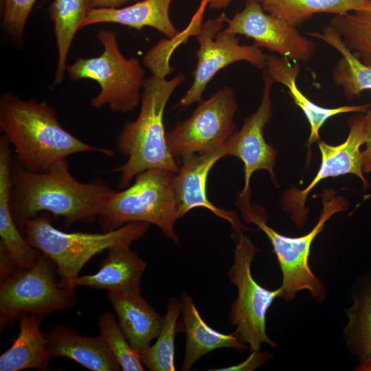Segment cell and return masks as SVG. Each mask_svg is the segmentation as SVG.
I'll return each instance as SVG.
<instances>
[{"mask_svg": "<svg viewBox=\"0 0 371 371\" xmlns=\"http://www.w3.org/2000/svg\"><path fill=\"white\" fill-rule=\"evenodd\" d=\"M44 316L27 314L20 317L19 333L10 348L0 356L1 371L48 370L52 359L47 350L44 333L40 329Z\"/></svg>", "mask_w": 371, "mask_h": 371, "instance_id": "obj_23", "label": "cell"}, {"mask_svg": "<svg viewBox=\"0 0 371 371\" xmlns=\"http://www.w3.org/2000/svg\"><path fill=\"white\" fill-rule=\"evenodd\" d=\"M12 148L6 140L0 142V244L3 245L19 269L31 267L41 252L23 236L12 216L10 205Z\"/></svg>", "mask_w": 371, "mask_h": 371, "instance_id": "obj_21", "label": "cell"}, {"mask_svg": "<svg viewBox=\"0 0 371 371\" xmlns=\"http://www.w3.org/2000/svg\"><path fill=\"white\" fill-rule=\"evenodd\" d=\"M172 0H142L122 8L90 9L81 29L103 23H117L141 30L153 27L168 38H174L179 32L172 23L169 14Z\"/></svg>", "mask_w": 371, "mask_h": 371, "instance_id": "obj_20", "label": "cell"}, {"mask_svg": "<svg viewBox=\"0 0 371 371\" xmlns=\"http://www.w3.org/2000/svg\"><path fill=\"white\" fill-rule=\"evenodd\" d=\"M232 0H209L208 6L214 10L225 9Z\"/></svg>", "mask_w": 371, "mask_h": 371, "instance_id": "obj_37", "label": "cell"}, {"mask_svg": "<svg viewBox=\"0 0 371 371\" xmlns=\"http://www.w3.org/2000/svg\"><path fill=\"white\" fill-rule=\"evenodd\" d=\"M76 288L63 281L55 262L42 254L30 267L0 281L1 326L27 314L45 316L72 308Z\"/></svg>", "mask_w": 371, "mask_h": 371, "instance_id": "obj_8", "label": "cell"}, {"mask_svg": "<svg viewBox=\"0 0 371 371\" xmlns=\"http://www.w3.org/2000/svg\"><path fill=\"white\" fill-rule=\"evenodd\" d=\"M370 196H371V193L364 196L363 200L368 199Z\"/></svg>", "mask_w": 371, "mask_h": 371, "instance_id": "obj_38", "label": "cell"}, {"mask_svg": "<svg viewBox=\"0 0 371 371\" xmlns=\"http://www.w3.org/2000/svg\"><path fill=\"white\" fill-rule=\"evenodd\" d=\"M321 198L323 207L317 224L308 233L296 237L282 235L268 225L267 214L261 207L252 205L250 200L236 199V205L245 222L258 226L273 247L282 275L280 297L286 301L293 300L302 290L308 291L317 301L325 297V287L309 266L311 247L326 223L333 214L347 210L348 203L330 190L325 189Z\"/></svg>", "mask_w": 371, "mask_h": 371, "instance_id": "obj_4", "label": "cell"}, {"mask_svg": "<svg viewBox=\"0 0 371 371\" xmlns=\"http://www.w3.org/2000/svg\"><path fill=\"white\" fill-rule=\"evenodd\" d=\"M227 16L224 14L203 23L195 35L199 48L193 72V82L177 104L186 109L202 100L203 93L214 76L225 67L238 61H246L264 69L267 56L254 44L240 45L237 35L224 31Z\"/></svg>", "mask_w": 371, "mask_h": 371, "instance_id": "obj_11", "label": "cell"}, {"mask_svg": "<svg viewBox=\"0 0 371 371\" xmlns=\"http://www.w3.org/2000/svg\"><path fill=\"white\" fill-rule=\"evenodd\" d=\"M203 1H205L208 5L209 0H203Z\"/></svg>", "mask_w": 371, "mask_h": 371, "instance_id": "obj_39", "label": "cell"}, {"mask_svg": "<svg viewBox=\"0 0 371 371\" xmlns=\"http://www.w3.org/2000/svg\"><path fill=\"white\" fill-rule=\"evenodd\" d=\"M346 313L348 323L345 334L359 361L357 370L371 371V278L355 293Z\"/></svg>", "mask_w": 371, "mask_h": 371, "instance_id": "obj_27", "label": "cell"}, {"mask_svg": "<svg viewBox=\"0 0 371 371\" xmlns=\"http://www.w3.org/2000/svg\"><path fill=\"white\" fill-rule=\"evenodd\" d=\"M224 31L254 40L258 47L277 53L294 62H307L316 51L315 43L297 27L264 10L257 0H246L244 8L226 18Z\"/></svg>", "mask_w": 371, "mask_h": 371, "instance_id": "obj_13", "label": "cell"}, {"mask_svg": "<svg viewBox=\"0 0 371 371\" xmlns=\"http://www.w3.org/2000/svg\"><path fill=\"white\" fill-rule=\"evenodd\" d=\"M300 63H292L291 60L271 54L267 57V64L263 69L273 80L284 85L297 106L306 116L310 125V144L318 142L320 139L319 131L325 122L330 117L346 113H365L370 109V104L359 105H345L335 108L319 106L309 100L299 89L297 78L299 74Z\"/></svg>", "mask_w": 371, "mask_h": 371, "instance_id": "obj_17", "label": "cell"}, {"mask_svg": "<svg viewBox=\"0 0 371 371\" xmlns=\"http://www.w3.org/2000/svg\"><path fill=\"white\" fill-rule=\"evenodd\" d=\"M96 38L103 46L102 53L78 58L67 65L66 72L71 80L91 79L98 83L100 91L91 100L93 107L108 105L115 113L131 111L141 101L144 69L138 59L122 54L114 32L101 30Z\"/></svg>", "mask_w": 371, "mask_h": 371, "instance_id": "obj_7", "label": "cell"}, {"mask_svg": "<svg viewBox=\"0 0 371 371\" xmlns=\"http://www.w3.org/2000/svg\"><path fill=\"white\" fill-rule=\"evenodd\" d=\"M270 354L267 352L256 350L251 352L250 355L244 361L236 365L227 368L211 369L213 371H250L259 367L262 363L268 361Z\"/></svg>", "mask_w": 371, "mask_h": 371, "instance_id": "obj_33", "label": "cell"}, {"mask_svg": "<svg viewBox=\"0 0 371 371\" xmlns=\"http://www.w3.org/2000/svg\"><path fill=\"white\" fill-rule=\"evenodd\" d=\"M0 129L16 160L26 170L43 172L71 155L92 152L112 157L113 150L87 144L60 124L46 101L23 100L6 93L0 98Z\"/></svg>", "mask_w": 371, "mask_h": 371, "instance_id": "obj_2", "label": "cell"}, {"mask_svg": "<svg viewBox=\"0 0 371 371\" xmlns=\"http://www.w3.org/2000/svg\"><path fill=\"white\" fill-rule=\"evenodd\" d=\"M113 191L101 179L88 183L76 179L67 159L38 172L25 169L15 158L12 159L10 205L21 232L26 221L42 212L63 217L67 227L91 222L98 218Z\"/></svg>", "mask_w": 371, "mask_h": 371, "instance_id": "obj_1", "label": "cell"}, {"mask_svg": "<svg viewBox=\"0 0 371 371\" xmlns=\"http://www.w3.org/2000/svg\"><path fill=\"white\" fill-rule=\"evenodd\" d=\"M146 266L130 246L113 247L108 250L98 272L79 276L76 285L108 292L141 293V280Z\"/></svg>", "mask_w": 371, "mask_h": 371, "instance_id": "obj_18", "label": "cell"}, {"mask_svg": "<svg viewBox=\"0 0 371 371\" xmlns=\"http://www.w3.org/2000/svg\"><path fill=\"white\" fill-rule=\"evenodd\" d=\"M49 10L54 25L57 47V66L53 83L56 86L64 80L72 41L90 9L86 0H53Z\"/></svg>", "mask_w": 371, "mask_h": 371, "instance_id": "obj_26", "label": "cell"}, {"mask_svg": "<svg viewBox=\"0 0 371 371\" xmlns=\"http://www.w3.org/2000/svg\"><path fill=\"white\" fill-rule=\"evenodd\" d=\"M264 10L294 27H299L313 15H335L371 8V0H257Z\"/></svg>", "mask_w": 371, "mask_h": 371, "instance_id": "obj_25", "label": "cell"}, {"mask_svg": "<svg viewBox=\"0 0 371 371\" xmlns=\"http://www.w3.org/2000/svg\"><path fill=\"white\" fill-rule=\"evenodd\" d=\"M348 123L349 133L343 143L333 146L322 140L317 142L321 153V164L311 183L302 190L293 187L283 194V207L290 214L297 227H302L307 218L308 211L306 202L309 193L322 180L352 174L359 178L363 188L369 187L363 171L361 150L366 142L364 113H357L352 115L348 119Z\"/></svg>", "mask_w": 371, "mask_h": 371, "instance_id": "obj_12", "label": "cell"}, {"mask_svg": "<svg viewBox=\"0 0 371 371\" xmlns=\"http://www.w3.org/2000/svg\"><path fill=\"white\" fill-rule=\"evenodd\" d=\"M204 9L199 8L190 23L184 31L174 38L164 39L152 47L143 58L144 65L153 75L166 78L175 69L170 65L169 58L175 48L188 37L194 36L201 27Z\"/></svg>", "mask_w": 371, "mask_h": 371, "instance_id": "obj_31", "label": "cell"}, {"mask_svg": "<svg viewBox=\"0 0 371 371\" xmlns=\"http://www.w3.org/2000/svg\"><path fill=\"white\" fill-rule=\"evenodd\" d=\"M131 0H86L89 9L117 8Z\"/></svg>", "mask_w": 371, "mask_h": 371, "instance_id": "obj_36", "label": "cell"}, {"mask_svg": "<svg viewBox=\"0 0 371 371\" xmlns=\"http://www.w3.org/2000/svg\"><path fill=\"white\" fill-rule=\"evenodd\" d=\"M148 223H128L102 233H67L56 229L47 212L26 221L22 234L27 242L56 264L62 280L76 288L84 265L94 256L120 246H131L148 231Z\"/></svg>", "mask_w": 371, "mask_h": 371, "instance_id": "obj_5", "label": "cell"}, {"mask_svg": "<svg viewBox=\"0 0 371 371\" xmlns=\"http://www.w3.org/2000/svg\"><path fill=\"white\" fill-rule=\"evenodd\" d=\"M264 87L257 110L245 118L241 128L236 131L224 146L225 156L238 158L244 166L245 183L238 197L251 198L250 180L254 172L267 171L276 183L273 167L276 149L268 144L264 136V128L273 113L271 92L273 80L263 71Z\"/></svg>", "mask_w": 371, "mask_h": 371, "instance_id": "obj_14", "label": "cell"}, {"mask_svg": "<svg viewBox=\"0 0 371 371\" xmlns=\"http://www.w3.org/2000/svg\"><path fill=\"white\" fill-rule=\"evenodd\" d=\"M183 330L186 345L182 370H190L192 365L204 355L223 348L245 352L248 346L233 333L224 334L210 327L201 317L192 299L186 293L182 297Z\"/></svg>", "mask_w": 371, "mask_h": 371, "instance_id": "obj_22", "label": "cell"}, {"mask_svg": "<svg viewBox=\"0 0 371 371\" xmlns=\"http://www.w3.org/2000/svg\"><path fill=\"white\" fill-rule=\"evenodd\" d=\"M100 335L124 371H143L139 354L133 348L114 315L109 311L98 317Z\"/></svg>", "mask_w": 371, "mask_h": 371, "instance_id": "obj_30", "label": "cell"}, {"mask_svg": "<svg viewBox=\"0 0 371 371\" xmlns=\"http://www.w3.org/2000/svg\"><path fill=\"white\" fill-rule=\"evenodd\" d=\"M237 233L234 262L228 271L230 281L238 289L229 319L236 326L235 335L250 351L260 350L262 344L276 347L266 333V315L274 300L280 297L282 288L269 290L253 278L251 262L258 249L244 232Z\"/></svg>", "mask_w": 371, "mask_h": 371, "instance_id": "obj_9", "label": "cell"}, {"mask_svg": "<svg viewBox=\"0 0 371 371\" xmlns=\"http://www.w3.org/2000/svg\"><path fill=\"white\" fill-rule=\"evenodd\" d=\"M175 173L150 168L137 174L133 184L113 190L98 216L103 232L116 229L128 223L142 222L158 227L176 244L175 224L178 208L174 189Z\"/></svg>", "mask_w": 371, "mask_h": 371, "instance_id": "obj_6", "label": "cell"}, {"mask_svg": "<svg viewBox=\"0 0 371 371\" xmlns=\"http://www.w3.org/2000/svg\"><path fill=\"white\" fill-rule=\"evenodd\" d=\"M36 0H1L2 23L15 39L21 40Z\"/></svg>", "mask_w": 371, "mask_h": 371, "instance_id": "obj_32", "label": "cell"}, {"mask_svg": "<svg viewBox=\"0 0 371 371\" xmlns=\"http://www.w3.org/2000/svg\"><path fill=\"white\" fill-rule=\"evenodd\" d=\"M184 80L183 73L170 80L153 74L146 78L139 114L134 121L123 124L116 142L117 152L127 157L124 164L112 170L120 175L119 188H126L137 174L148 169L178 172L179 168L168 149L164 115L170 98Z\"/></svg>", "mask_w": 371, "mask_h": 371, "instance_id": "obj_3", "label": "cell"}, {"mask_svg": "<svg viewBox=\"0 0 371 371\" xmlns=\"http://www.w3.org/2000/svg\"><path fill=\"white\" fill-rule=\"evenodd\" d=\"M51 358L71 359L93 371H119L121 367L100 334L94 337L80 335L63 324L44 333Z\"/></svg>", "mask_w": 371, "mask_h": 371, "instance_id": "obj_16", "label": "cell"}, {"mask_svg": "<svg viewBox=\"0 0 371 371\" xmlns=\"http://www.w3.org/2000/svg\"><path fill=\"white\" fill-rule=\"evenodd\" d=\"M197 103L188 118L166 132L168 149L175 158L218 149L238 130L234 121L238 104L231 87L225 86Z\"/></svg>", "mask_w": 371, "mask_h": 371, "instance_id": "obj_10", "label": "cell"}, {"mask_svg": "<svg viewBox=\"0 0 371 371\" xmlns=\"http://www.w3.org/2000/svg\"><path fill=\"white\" fill-rule=\"evenodd\" d=\"M365 115V148L362 150V164L364 173L371 172V109Z\"/></svg>", "mask_w": 371, "mask_h": 371, "instance_id": "obj_34", "label": "cell"}, {"mask_svg": "<svg viewBox=\"0 0 371 371\" xmlns=\"http://www.w3.org/2000/svg\"><path fill=\"white\" fill-rule=\"evenodd\" d=\"M329 26L354 55L371 67V8L335 15Z\"/></svg>", "mask_w": 371, "mask_h": 371, "instance_id": "obj_29", "label": "cell"}, {"mask_svg": "<svg viewBox=\"0 0 371 371\" xmlns=\"http://www.w3.org/2000/svg\"><path fill=\"white\" fill-rule=\"evenodd\" d=\"M19 269L5 248L0 244V280H4Z\"/></svg>", "mask_w": 371, "mask_h": 371, "instance_id": "obj_35", "label": "cell"}, {"mask_svg": "<svg viewBox=\"0 0 371 371\" xmlns=\"http://www.w3.org/2000/svg\"><path fill=\"white\" fill-rule=\"evenodd\" d=\"M308 35L326 43L341 55L333 68L332 78L347 100H352L363 91L371 90V67L354 55L331 27L327 26L322 32H308Z\"/></svg>", "mask_w": 371, "mask_h": 371, "instance_id": "obj_24", "label": "cell"}, {"mask_svg": "<svg viewBox=\"0 0 371 371\" xmlns=\"http://www.w3.org/2000/svg\"><path fill=\"white\" fill-rule=\"evenodd\" d=\"M182 303L173 297L168 303L166 315L155 343L139 354L141 361L151 371H173L175 365V337L180 328L178 319Z\"/></svg>", "mask_w": 371, "mask_h": 371, "instance_id": "obj_28", "label": "cell"}, {"mask_svg": "<svg viewBox=\"0 0 371 371\" xmlns=\"http://www.w3.org/2000/svg\"><path fill=\"white\" fill-rule=\"evenodd\" d=\"M224 157L225 154L223 146L212 151L182 159L183 164L174 176L179 218L194 208L203 207L229 223L236 232L250 230L242 224L234 212L216 207L207 197V181L209 172L214 164Z\"/></svg>", "mask_w": 371, "mask_h": 371, "instance_id": "obj_15", "label": "cell"}, {"mask_svg": "<svg viewBox=\"0 0 371 371\" xmlns=\"http://www.w3.org/2000/svg\"><path fill=\"white\" fill-rule=\"evenodd\" d=\"M107 296L131 346L139 354L146 351L151 341L159 336L164 317L141 293L108 292Z\"/></svg>", "mask_w": 371, "mask_h": 371, "instance_id": "obj_19", "label": "cell"}]
</instances>
